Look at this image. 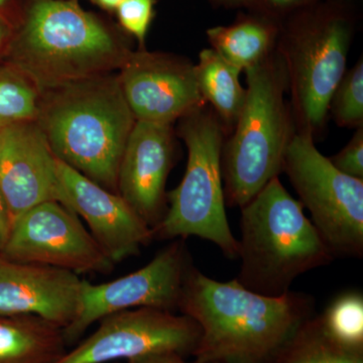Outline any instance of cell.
Masks as SVG:
<instances>
[{
	"mask_svg": "<svg viewBox=\"0 0 363 363\" xmlns=\"http://www.w3.org/2000/svg\"><path fill=\"white\" fill-rule=\"evenodd\" d=\"M217 1L230 6H252L255 2L257 4V0H217Z\"/></svg>",
	"mask_w": 363,
	"mask_h": 363,
	"instance_id": "obj_32",
	"label": "cell"
},
{
	"mask_svg": "<svg viewBox=\"0 0 363 363\" xmlns=\"http://www.w3.org/2000/svg\"><path fill=\"white\" fill-rule=\"evenodd\" d=\"M11 227H13V217L0 191V255L6 247Z\"/></svg>",
	"mask_w": 363,
	"mask_h": 363,
	"instance_id": "obj_26",
	"label": "cell"
},
{
	"mask_svg": "<svg viewBox=\"0 0 363 363\" xmlns=\"http://www.w3.org/2000/svg\"><path fill=\"white\" fill-rule=\"evenodd\" d=\"M247 96L230 140L222 150V179L228 206L243 207L283 172L294 119L285 94L283 60L272 52L245 71Z\"/></svg>",
	"mask_w": 363,
	"mask_h": 363,
	"instance_id": "obj_5",
	"label": "cell"
},
{
	"mask_svg": "<svg viewBox=\"0 0 363 363\" xmlns=\"http://www.w3.org/2000/svg\"><path fill=\"white\" fill-rule=\"evenodd\" d=\"M135 118L118 76L104 74L42 93L35 123L59 161L117 193V177Z\"/></svg>",
	"mask_w": 363,
	"mask_h": 363,
	"instance_id": "obj_3",
	"label": "cell"
},
{
	"mask_svg": "<svg viewBox=\"0 0 363 363\" xmlns=\"http://www.w3.org/2000/svg\"><path fill=\"white\" fill-rule=\"evenodd\" d=\"M57 157L35 121L0 128V191L13 221L28 209L57 201Z\"/></svg>",
	"mask_w": 363,
	"mask_h": 363,
	"instance_id": "obj_14",
	"label": "cell"
},
{
	"mask_svg": "<svg viewBox=\"0 0 363 363\" xmlns=\"http://www.w3.org/2000/svg\"><path fill=\"white\" fill-rule=\"evenodd\" d=\"M13 0H0V16L13 28Z\"/></svg>",
	"mask_w": 363,
	"mask_h": 363,
	"instance_id": "obj_30",
	"label": "cell"
},
{
	"mask_svg": "<svg viewBox=\"0 0 363 363\" xmlns=\"http://www.w3.org/2000/svg\"><path fill=\"white\" fill-rule=\"evenodd\" d=\"M240 209L241 266L234 279L248 290L285 295L298 277L335 259L279 177Z\"/></svg>",
	"mask_w": 363,
	"mask_h": 363,
	"instance_id": "obj_4",
	"label": "cell"
},
{
	"mask_svg": "<svg viewBox=\"0 0 363 363\" xmlns=\"http://www.w3.org/2000/svg\"><path fill=\"white\" fill-rule=\"evenodd\" d=\"M117 76L135 121L172 125L206 105L195 65L180 57L131 51Z\"/></svg>",
	"mask_w": 363,
	"mask_h": 363,
	"instance_id": "obj_12",
	"label": "cell"
},
{
	"mask_svg": "<svg viewBox=\"0 0 363 363\" xmlns=\"http://www.w3.org/2000/svg\"><path fill=\"white\" fill-rule=\"evenodd\" d=\"M179 311L199 326L194 363H269L303 322L315 315L309 294L279 297L248 290L238 281H219L191 267Z\"/></svg>",
	"mask_w": 363,
	"mask_h": 363,
	"instance_id": "obj_1",
	"label": "cell"
},
{
	"mask_svg": "<svg viewBox=\"0 0 363 363\" xmlns=\"http://www.w3.org/2000/svg\"><path fill=\"white\" fill-rule=\"evenodd\" d=\"M269 363H363V351L334 341L319 315H314L296 329Z\"/></svg>",
	"mask_w": 363,
	"mask_h": 363,
	"instance_id": "obj_20",
	"label": "cell"
},
{
	"mask_svg": "<svg viewBox=\"0 0 363 363\" xmlns=\"http://www.w3.org/2000/svg\"><path fill=\"white\" fill-rule=\"evenodd\" d=\"M6 65L40 92L114 73L133 50L123 35L78 0H30L11 35Z\"/></svg>",
	"mask_w": 363,
	"mask_h": 363,
	"instance_id": "obj_2",
	"label": "cell"
},
{
	"mask_svg": "<svg viewBox=\"0 0 363 363\" xmlns=\"http://www.w3.org/2000/svg\"><path fill=\"white\" fill-rule=\"evenodd\" d=\"M173 162L171 124L136 121L119 164L117 193L152 229L166 214Z\"/></svg>",
	"mask_w": 363,
	"mask_h": 363,
	"instance_id": "obj_15",
	"label": "cell"
},
{
	"mask_svg": "<svg viewBox=\"0 0 363 363\" xmlns=\"http://www.w3.org/2000/svg\"><path fill=\"white\" fill-rule=\"evenodd\" d=\"M352 33L343 9L322 4L297 16L278 40L298 131L313 136L324 125L346 72Z\"/></svg>",
	"mask_w": 363,
	"mask_h": 363,
	"instance_id": "obj_7",
	"label": "cell"
},
{
	"mask_svg": "<svg viewBox=\"0 0 363 363\" xmlns=\"http://www.w3.org/2000/svg\"><path fill=\"white\" fill-rule=\"evenodd\" d=\"M57 201L84 220L91 235L113 262L138 255L155 238L118 193L111 192L57 159Z\"/></svg>",
	"mask_w": 363,
	"mask_h": 363,
	"instance_id": "obj_13",
	"label": "cell"
},
{
	"mask_svg": "<svg viewBox=\"0 0 363 363\" xmlns=\"http://www.w3.org/2000/svg\"><path fill=\"white\" fill-rule=\"evenodd\" d=\"M156 0H123L116 11L119 26L145 49V38L155 18Z\"/></svg>",
	"mask_w": 363,
	"mask_h": 363,
	"instance_id": "obj_24",
	"label": "cell"
},
{
	"mask_svg": "<svg viewBox=\"0 0 363 363\" xmlns=\"http://www.w3.org/2000/svg\"><path fill=\"white\" fill-rule=\"evenodd\" d=\"M179 135L188 150L185 175L167 194L166 214L152 230L155 238L210 241L229 259H238L240 242L231 231L225 211L222 150L223 126L205 106L181 119Z\"/></svg>",
	"mask_w": 363,
	"mask_h": 363,
	"instance_id": "obj_6",
	"label": "cell"
},
{
	"mask_svg": "<svg viewBox=\"0 0 363 363\" xmlns=\"http://www.w3.org/2000/svg\"><path fill=\"white\" fill-rule=\"evenodd\" d=\"M116 363H121V362H116Z\"/></svg>",
	"mask_w": 363,
	"mask_h": 363,
	"instance_id": "obj_33",
	"label": "cell"
},
{
	"mask_svg": "<svg viewBox=\"0 0 363 363\" xmlns=\"http://www.w3.org/2000/svg\"><path fill=\"white\" fill-rule=\"evenodd\" d=\"M11 35H13V28L0 16V52L6 49L11 39Z\"/></svg>",
	"mask_w": 363,
	"mask_h": 363,
	"instance_id": "obj_29",
	"label": "cell"
},
{
	"mask_svg": "<svg viewBox=\"0 0 363 363\" xmlns=\"http://www.w3.org/2000/svg\"><path fill=\"white\" fill-rule=\"evenodd\" d=\"M42 92L13 67H0V128L37 121Z\"/></svg>",
	"mask_w": 363,
	"mask_h": 363,
	"instance_id": "obj_21",
	"label": "cell"
},
{
	"mask_svg": "<svg viewBox=\"0 0 363 363\" xmlns=\"http://www.w3.org/2000/svg\"><path fill=\"white\" fill-rule=\"evenodd\" d=\"M67 350L61 327L35 316H0V363H54Z\"/></svg>",
	"mask_w": 363,
	"mask_h": 363,
	"instance_id": "obj_17",
	"label": "cell"
},
{
	"mask_svg": "<svg viewBox=\"0 0 363 363\" xmlns=\"http://www.w3.org/2000/svg\"><path fill=\"white\" fill-rule=\"evenodd\" d=\"M0 255L77 274H106L114 267L82 220L58 201L40 203L20 215Z\"/></svg>",
	"mask_w": 363,
	"mask_h": 363,
	"instance_id": "obj_11",
	"label": "cell"
},
{
	"mask_svg": "<svg viewBox=\"0 0 363 363\" xmlns=\"http://www.w3.org/2000/svg\"><path fill=\"white\" fill-rule=\"evenodd\" d=\"M83 279L75 272L0 255V316H35L65 329L77 316Z\"/></svg>",
	"mask_w": 363,
	"mask_h": 363,
	"instance_id": "obj_16",
	"label": "cell"
},
{
	"mask_svg": "<svg viewBox=\"0 0 363 363\" xmlns=\"http://www.w3.org/2000/svg\"><path fill=\"white\" fill-rule=\"evenodd\" d=\"M95 6L106 11H116L123 0H90Z\"/></svg>",
	"mask_w": 363,
	"mask_h": 363,
	"instance_id": "obj_31",
	"label": "cell"
},
{
	"mask_svg": "<svg viewBox=\"0 0 363 363\" xmlns=\"http://www.w3.org/2000/svg\"><path fill=\"white\" fill-rule=\"evenodd\" d=\"M325 332L350 350L363 351V296L346 292L334 298L319 315Z\"/></svg>",
	"mask_w": 363,
	"mask_h": 363,
	"instance_id": "obj_22",
	"label": "cell"
},
{
	"mask_svg": "<svg viewBox=\"0 0 363 363\" xmlns=\"http://www.w3.org/2000/svg\"><path fill=\"white\" fill-rule=\"evenodd\" d=\"M336 169L345 175L363 180V126L336 156L329 157Z\"/></svg>",
	"mask_w": 363,
	"mask_h": 363,
	"instance_id": "obj_25",
	"label": "cell"
},
{
	"mask_svg": "<svg viewBox=\"0 0 363 363\" xmlns=\"http://www.w3.org/2000/svg\"><path fill=\"white\" fill-rule=\"evenodd\" d=\"M283 171L334 257H362L363 180L336 169L302 131L289 143Z\"/></svg>",
	"mask_w": 363,
	"mask_h": 363,
	"instance_id": "obj_8",
	"label": "cell"
},
{
	"mask_svg": "<svg viewBox=\"0 0 363 363\" xmlns=\"http://www.w3.org/2000/svg\"><path fill=\"white\" fill-rule=\"evenodd\" d=\"M264 1L272 11L286 13L301 7L313 6L318 0H264Z\"/></svg>",
	"mask_w": 363,
	"mask_h": 363,
	"instance_id": "obj_27",
	"label": "cell"
},
{
	"mask_svg": "<svg viewBox=\"0 0 363 363\" xmlns=\"http://www.w3.org/2000/svg\"><path fill=\"white\" fill-rule=\"evenodd\" d=\"M241 71L212 49L203 50L195 65L198 87L205 104L211 105L222 126L233 128L247 96Z\"/></svg>",
	"mask_w": 363,
	"mask_h": 363,
	"instance_id": "obj_19",
	"label": "cell"
},
{
	"mask_svg": "<svg viewBox=\"0 0 363 363\" xmlns=\"http://www.w3.org/2000/svg\"><path fill=\"white\" fill-rule=\"evenodd\" d=\"M192 318L156 308H138L108 315L99 327L54 363L126 362L160 353L192 357L199 342Z\"/></svg>",
	"mask_w": 363,
	"mask_h": 363,
	"instance_id": "obj_9",
	"label": "cell"
},
{
	"mask_svg": "<svg viewBox=\"0 0 363 363\" xmlns=\"http://www.w3.org/2000/svg\"><path fill=\"white\" fill-rule=\"evenodd\" d=\"M211 49L231 65L245 72L259 65L274 52L279 28L264 16H245L228 26L206 32Z\"/></svg>",
	"mask_w": 363,
	"mask_h": 363,
	"instance_id": "obj_18",
	"label": "cell"
},
{
	"mask_svg": "<svg viewBox=\"0 0 363 363\" xmlns=\"http://www.w3.org/2000/svg\"><path fill=\"white\" fill-rule=\"evenodd\" d=\"M192 267L190 253L179 238L149 264L126 276L98 285L83 279L77 316L63 330L67 346L77 342L91 325L114 313L138 308L179 311L184 283Z\"/></svg>",
	"mask_w": 363,
	"mask_h": 363,
	"instance_id": "obj_10",
	"label": "cell"
},
{
	"mask_svg": "<svg viewBox=\"0 0 363 363\" xmlns=\"http://www.w3.org/2000/svg\"><path fill=\"white\" fill-rule=\"evenodd\" d=\"M126 363H194L188 362L183 355L177 353H160V354L150 355L140 358V359L131 360Z\"/></svg>",
	"mask_w": 363,
	"mask_h": 363,
	"instance_id": "obj_28",
	"label": "cell"
},
{
	"mask_svg": "<svg viewBox=\"0 0 363 363\" xmlns=\"http://www.w3.org/2000/svg\"><path fill=\"white\" fill-rule=\"evenodd\" d=\"M338 125L362 128L363 124V62L345 72L330 102V109Z\"/></svg>",
	"mask_w": 363,
	"mask_h": 363,
	"instance_id": "obj_23",
	"label": "cell"
}]
</instances>
